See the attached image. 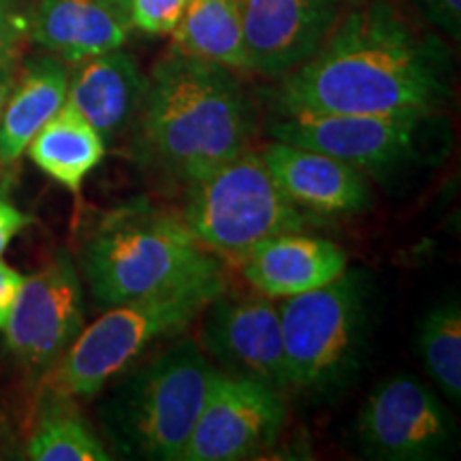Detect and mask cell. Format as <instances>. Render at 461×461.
<instances>
[{
    "mask_svg": "<svg viewBox=\"0 0 461 461\" xmlns=\"http://www.w3.org/2000/svg\"><path fill=\"white\" fill-rule=\"evenodd\" d=\"M285 342L286 393L333 400L353 383L367 350L372 280L346 267L336 280L278 303Z\"/></svg>",
    "mask_w": 461,
    "mask_h": 461,
    "instance_id": "5b68a950",
    "label": "cell"
},
{
    "mask_svg": "<svg viewBox=\"0 0 461 461\" xmlns=\"http://www.w3.org/2000/svg\"><path fill=\"white\" fill-rule=\"evenodd\" d=\"M199 346L216 370L261 380L286 393L278 303L261 293H222L201 312Z\"/></svg>",
    "mask_w": 461,
    "mask_h": 461,
    "instance_id": "7c38bea8",
    "label": "cell"
},
{
    "mask_svg": "<svg viewBox=\"0 0 461 461\" xmlns=\"http://www.w3.org/2000/svg\"><path fill=\"white\" fill-rule=\"evenodd\" d=\"M68 71L67 62L48 51L17 65L15 84L0 115V169L20 163L39 129L65 105Z\"/></svg>",
    "mask_w": 461,
    "mask_h": 461,
    "instance_id": "ac0fdd59",
    "label": "cell"
},
{
    "mask_svg": "<svg viewBox=\"0 0 461 461\" xmlns=\"http://www.w3.org/2000/svg\"><path fill=\"white\" fill-rule=\"evenodd\" d=\"M26 457L32 461H109L113 455L79 408L77 397L41 383L37 387Z\"/></svg>",
    "mask_w": 461,
    "mask_h": 461,
    "instance_id": "d6986e66",
    "label": "cell"
},
{
    "mask_svg": "<svg viewBox=\"0 0 461 461\" xmlns=\"http://www.w3.org/2000/svg\"><path fill=\"white\" fill-rule=\"evenodd\" d=\"M131 22L103 0H34L28 41L68 67L124 48Z\"/></svg>",
    "mask_w": 461,
    "mask_h": 461,
    "instance_id": "e0dca14e",
    "label": "cell"
},
{
    "mask_svg": "<svg viewBox=\"0 0 461 461\" xmlns=\"http://www.w3.org/2000/svg\"><path fill=\"white\" fill-rule=\"evenodd\" d=\"M412 5L431 26L448 39L461 37V0H412Z\"/></svg>",
    "mask_w": 461,
    "mask_h": 461,
    "instance_id": "d4e9b609",
    "label": "cell"
},
{
    "mask_svg": "<svg viewBox=\"0 0 461 461\" xmlns=\"http://www.w3.org/2000/svg\"><path fill=\"white\" fill-rule=\"evenodd\" d=\"M84 280L67 250H58L39 272L26 276L5 336V355L26 384L54 370L84 330Z\"/></svg>",
    "mask_w": 461,
    "mask_h": 461,
    "instance_id": "9c48e42d",
    "label": "cell"
},
{
    "mask_svg": "<svg viewBox=\"0 0 461 461\" xmlns=\"http://www.w3.org/2000/svg\"><path fill=\"white\" fill-rule=\"evenodd\" d=\"M31 0H0V65L20 60L31 28Z\"/></svg>",
    "mask_w": 461,
    "mask_h": 461,
    "instance_id": "603a6c76",
    "label": "cell"
},
{
    "mask_svg": "<svg viewBox=\"0 0 461 461\" xmlns=\"http://www.w3.org/2000/svg\"><path fill=\"white\" fill-rule=\"evenodd\" d=\"M350 3H357V0H350Z\"/></svg>",
    "mask_w": 461,
    "mask_h": 461,
    "instance_id": "4dcf8cb0",
    "label": "cell"
},
{
    "mask_svg": "<svg viewBox=\"0 0 461 461\" xmlns=\"http://www.w3.org/2000/svg\"><path fill=\"white\" fill-rule=\"evenodd\" d=\"M131 154L169 188H188L250 149L257 113L238 73L169 50L146 75Z\"/></svg>",
    "mask_w": 461,
    "mask_h": 461,
    "instance_id": "7a4b0ae2",
    "label": "cell"
},
{
    "mask_svg": "<svg viewBox=\"0 0 461 461\" xmlns=\"http://www.w3.org/2000/svg\"><path fill=\"white\" fill-rule=\"evenodd\" d=\"M105 146L101 132L65 101L32 137L26 152L50 180L79 194L86 177L105 158Z\"/></svg>",
    "mask_w": 461,
    "mask_h": 461,
    "instance_id": "ffe728a7",
    "label": "cell"
},
{
    "mask_svg": "<svg viewBox=\"0 0 461 461\" xmlns=\"http://www.w3.org/2000/svg\"><path fill=\"white\" fill-rule=\"evenodd\" d=\"M188 0H131V28L146 34H171Z\"/></svg>",
    "mask_w": 461,
    "mask_h": 461,
    "instance_id": "cb8c5ba5",
    "label": "cell"
},
{
    "mask_svg": "<svg viewBox=\"0 0 461 461\" xmlns=\"http://www.w3.org/2000/svg\"><path fill=\"white\" fill-rule=\"evenodd\" d=\"M224 288L227 278L222 269L171 291L107 308L92 325L79 331L71 348L41 383L77 400L96 397L154 344L186 331Z\"/></svg>",
    "mask_w": 461,
    "mask_h": 461,
    "instance_id": "8992f818",
    "label": "cell"
},
{
    "mask_svg": "<svg viewBox=\"0 0 461 461\" xmlns=\"http://www.w3.org/2000/svg\"><path fill=\"white\" fill-rule=\"evenodd\" d=\"M17 65H20V60L7 62V65H0V115H3V107H5V103H7L11 88H14V84H15Z\"/></svg>",
    "mask_w": 461,
    "mask_h": 461,
    "instance_id": "83f0119b",
    "label": "cell"
},
{
    "mask_svg": "<svg viewBox=\"0 0 461 461\" xmlns=\"http://www.w3.org/2000/svg\"><path fill=\"white\" fill-rule=\"evenodd\" d=\"M0 440H3V425H0Z\"/></svg>",
    "mask_w": 461,
    "mask_h": 461,
    "instance_id": "f546056e",
    "label": "cell"
},
{
    "mask_svg": "<svg viewBox=\"0 0 461 461\" xmlns=\"http://www.w3.org/2000/svg\"><path fill=\"white\" fill-rule=\"evenodd\" d=\"M286 197L316 216H355L372 207L370 177L314 149L269 141L258 149Z\"/></svg>",
    "mask_w": 461,
    "mask_h": 461,
    "instance_id": "5bb4252c",
    "label": "cell"
},
{
    "mask_svg": "<svg viewBox=\"0 0 461 461\" xmlns=\"http://www.w3.org/2000/svg\"><path fill=\"white\" fill-rule=\"evenodd\" d=\"M350 0H241L248 71L282 77L325 43Z\"/></svg>",
    "mask_w": 461,
    "mask_h": 461,
    "instance_id": "4fadbf2b",
    "label": "cell"
},
{
    "mask_svg": "<svg viewBox=\"0 0 461 461\" xmlns=\"http://www.w3.org/2000/svg\"><path fill=\"white\" fill-rule=\"evenodd\" d=\"M103 3H107L109 7L118 11L120 15H124L126 20H129V11H131V0H103Z\"/></svg>",
    "mask_w": 461,
    "mask_h": 461,
    "instance_id": "f1b7e54d",
    "label": "cell"
},
{
    "mask_svg": "<svg viewBox=\"0 0 461 461\" xmlns=\"http://www.w3.org/2000/svg\"><path fill=\"white\" fill-rule=\"evenodd\" d=\"M278 79L276 112L436 113L451 99V54L393 0H366Z\"/></svg>",
    "mask_w": 461,
    "mask_h": 461,
    "instance_id": "6da1fadb",
    "label": "cell"
},
{
    "mask_svg": "<svg viewBox=\"0 0 461 461\" xmlns=\"http://www.w3.org/2000/svg\"><path fill=\"white\" fill-rule=\"evenodd\" d=\"M286 419L285 391L216 370L180 461L255 459L280 440Z\"/></svg>",
    "mask_w": 461,
    "mask_h": 461,
    "instance_id": "8fae6325",
    "label": "cell"
},
{
    "mask_svg": "<svg viewBox=\"0 0 461 461\" xmlns=\"http://www.w3.org/2000/svg\"><path fill=\"white\" fill-rule=\"evenodd\" d=\"M363 457L378 461H436L457 442L453 414L428 384L411 374L380 380L355 423Z\"/></svg>",
    "mask_w": 461,
    "mask_h": 461,
    "instance_id": "30bf717a",
    "label": "cell"
},
{
    "mask_svg": "<svg viewBox=\"0 0 461 461\" xmlns=\"http://www.w3.org/2000/svg\"><path fill=\"white\" fill-rule=\"evenodd\" d=\"M24 274L11 267L5 261H0V331L7 327L9 316L14 312L15 299L20 295V288L24 285Z\"/></svg>",
    "mask_w": 461,
    "mask_h": 461,
    "instance_id": "4316f807",
    "label": "cell"
},
{
    "mask_svg": "<svg viewBox=\"0 0 461 461\" xmlns=\"http://www.w3.org/2000/svg\"><path fill=\"white\" fill-rule=\"evenodd\" d=\"M182 193L180 216L190 233L238 265L265 240L330 224L286 197L258 149H246Z\"/></svg>",
    "mask_w": 461,
    "mask_h": 461,
    "instance_id": "52a82bcc",
    "label": "cell"
},
{
    "mask_svg": "<svg viewBox=\"0 0 461 461\" xmlns=\"http://www.w3.org/2000/svg\"><path fill=\"white\" fill-rule=\"evenodd\" d=\"M171 48L248 73L241 0H188L171 32Z\"/></svg>",
    "mask_w": 461,
    "mask_h": 461,
    "instance_id": "44dd1931",
    "label": "cell"
},
{
    "mask_svg": "<svg viewBox=\"0 0 461 461\" xmlns=\"http://www.w3.org/2000/svg\"><path fill=\"white\" fill-rule=\"evenodd\" d=\"M214 372V363L193 338L173 339L149 361L126 367L99 402L109 453L122 459L180 461Z\"/></svg>",
    "mask_w": 461,
    "mask_h": 461,
    "instance_id": "277c9868",
    "label": "cell"
},
{
    "mask_svg": "<svg viewBox=\"0 0 461 461\" xmlns=\"http://www.w3.org/2000/svg\"><path fill=\"white\" fill-rule=\"evenodd\" d=\"M417 355L425 372L448 402H461V302L447 297L420 321Z\"/></svg>",
    "mask_w": 461,
    "mask_h": 461,
    "instance_id": "7402d4cb",
    "label": "cell"
},
{
    "mask_svg": "<svg viewBox=\"0 0 461 461\" xmlns=\"http://www.w3.org/2000/svg\"><path fill=\"white\" fill-rule=\"evenodd\" d=\"M143 90L146 75L132 54L118 48L71 67L67 103H71L107 143L129 132L141 105Z\"/></svg>",
    "mask_w": 461,
    "mask_h": 461,
    "instance_id": "2e32d148",
    "label": "cell"
},
{
    "mask_svg": "<svg viewBox=\"0 0 461 461\" xmlns=\"http://www.w3.org/2000/svg\"><path fill=\"white\" fill-rule=\"evenodd\" d=\"M75 263L101 310L222 272L221 258L190 233L180 214L146 199L107 212Z\"/></svg>",
    "mask_w": 461,
    "mask_h": 461,
    "instance_id": "3957f363",
    "label": "cell"
},
{
    "mask_svg": "<svg viewBox=\"0 0 461 461\" xmlns=\"http://www.w3.org/2000/svg\"><path fill=\"white\" fill-rule=\"evenodd\" d=\"M274 141L322 152L378 182L400 180L448 149V124L436 113L276 112Z\"/></svg>",
    "mask_w": 461,
    "mask_h": 461,
    "instance_id": "ba28073f",
    "label": "cell"
},
{
    "mask_svg": "<svg viewBox=\"0 0 461 461\" xmlns=\"http://www.w3.org/2000/svg\"><path fill=\"white\" fill-rule=\"evenodd\" d=\"M240 267L257 293L288 299L336 280L348 267V255L331 240L285 233L261 241Z\"/></svg>",
    "mask_w": 461,
    "mask_h": 461,
    "instance_id": "9a60e30c",
    "label": "cell"
},
{
    "mask_svg": "<svg viewBox=\"0 0 461 461\" xmlns=\"http://www.w3.org/2000/svg\"><path fill=\"white\" fill-rule=\"evenodd\" d=\"M34 222V218L26 212H22L20 207H15L11 201L0 193V257L5 255L11 241L17 235L24 233V230Z\"/></svg>",
    "mask_w": 461,
    "mask_h": 461,
    "instance_id": "484cf974",
    "label": "cell"
}]
</instances>
